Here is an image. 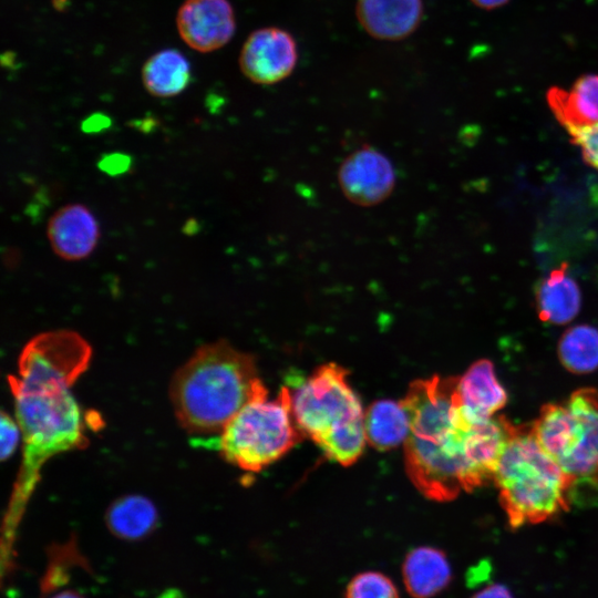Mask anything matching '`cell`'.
Segmentation results:
<instances>
[{
  "label": "cell",
  "instance_id": "8fae6325",
  "mask_svg": "<svg viewBox=\"0 0 598 598\" xmlns=\"http://www.w3.org/2000/svg\"><path fill=\"white\" fill-rule=\"evenodd\" d=\"M344 195L359 205H374L388 197L394 185L393 168L381 153L362 148L350 155L339 172Z\"/></svg>",
  "mask_w": 598,
  "mask_h": 598
},
{
  "label": "cell",
  "instance_id": "277c9868",
  "mask_svg": "<svg viewBox=\"0 0 598 598\" xmlns=\"http://www.w3.org/2000/svg\"><path fill=\"white\" fill-rule=\"evenodd\" d=\"M337 363L318 367L291 393L292 414L305 436L343 466L362 454L367 439L361 401Z\"/></svg>",
  "mask_w": 598,
  "mask_h": 598
},
{
  "label": "cell",
  "instance_id": "7a4b0ae2",
  "mask_svg": "<svg viewBox=\"0 0 598 598\" xmlns=\"http://www.w3.org/2000/svg\"><path fill=\"white\" fill-rule=\"evenodd\" d=\"M265 392L254 355L226 340L199 347L169 384L176 419L193 435H220L247 403Z\"/></svg>",
  "mask_w": 598,
  "mask_h": 598
},
{
  "label": "cell",
  "instance_id": "9a60e30c",
  "mask_svg": "<svg viewBox=\"0 0 598 598\" xmlns=\"http://www.w3.org/2000/svg\"><path fill=\"white\" fill-rule=\"evenodd\" d=\"M557 121L569 133L598 125V75L586 74L568 89L550 87L546 95Z\"/></svg>",
  "mask_w": 598,
  "mask_h": 598
},
{
  "label": "cell",
  "instance_id": "ba28073f",
  "mask_svg": "<svg viewBox=\"0 0 598 598\" xmlns=\"http://www.w3.org/2000/svg\"><path fill=\"white\" fill-rule=\"evenodd\" d=\"M92 348L78 332L58 329L42 332L28 341L18 361L20 383L42 381L73 385L90 364Z\"/></svg>",
  "mask_w": 598,
  "mask_h": 598
},
{
  "label": "cell",
  "instance_id": "5bb4252c",
  "mask_svg": "<svg viewBox=\"0 0 598 598\" xmlns=\"http://www.w3.org/2000/svg\"><path fill=\"white\" fill-rule=\"evenodd\" d=\"M456 398L464 415L473 423L494 417L507 403V393L487 359L475 361L456 384Z\"/></svg>",
  "mask_w": 598,
  "mask_h": 598
},
{
  "label": "cell",
  "instance_id": "83f0119b",
  "mask_svg": "<svg viewBox=\"0 0 598 598\" xmlns=\"http://www.w3.org/2000/svg\"><path fill=\"white\" fill-rule=\"evenodd\" d=\"M476 7L482 9H495L504 6L509 0H471Z\"/></svg>",
  "mask_w": 598,
  "mask_h": 598
},
{
  "label": "cell",
  "instance_id": "7c38bea8",
  "mask_svg": "<svg viewBox=\"0 0 598 598\" xmlns=\"http://www.w3.org/2000/svg\"><path fill=\"white\" fill-rule=\"evenodd\" d=\"M47 236L53 252L68 261L89 257L100 239L99 223L83 204L60 207L49 219Z\"/></svg>",
  "mask_w": 598,
  "mask_h": 598
},
{
  "label": "cell",
  "instance_id": "d4e9b609",
  "mask_svg": "<svg viewBox=\"0 0 598 598\" xmlns=\"http://www.w3.org/2000/svg\"><path fill=\"white\" fill-rule=\"evenodd\" d=\"M131 158L122 153L105 155L99 163V167L111 175H118L127 171Z\"/></svg>",
  "mask_w": 598,
  "mask_h": 598
},
{
  "label": "cell",
  "instance_id": "f1b7e54d",
  "mask_svg": "<svg viewBox=\"0 0 598 598\" xmlns=\"http://www.w3.org/2000/svg\"><path fill=\"white\" fill-rule=\"evenodd\" d=\"M51 598H83V597L74 591H63Z\"/></svg>",
  "mask_w": 598,
  "mask_h": 598
},
{
  "label": "cell",
  "instance_id": "44dd1931",
  "mask_svg": "<svg viewBox=\"0 0 598 598\" xmlns=\"http://www.w3.org/2000/svg\"><path fill=\"white\" fill-rule=\"evenodd\" d=\"M558 359L574 374H587L598 369V329L577 324L567 329L558 341Z\"/></svg>",
  "mask_w": 598,
  "mask_h": 598
},
{
  "label": "cell",
  "instance_id": "2e32d148",
  "mask_svg": "<svg viewBox=\"0 0 598 598\" xmlns=\"http://www.w3.org/2000/svg\"><path fill=\"white\" fill-rule=\"evenodd\" d=\"M402 580L412 598H433L452 581V568L445 553L421 546L410 550L402 563Z\"/></svg>",
  "mask_w": 598,
  "mask_h": 598
},
{
  "label": "cell",
  "instance_id": "ffe728a7",
  "mask_svg": "<svg viewBox=\"0 0 598 598\" xmlns=\"http://www.w3.org/2000/svg\"><path fill=\"white\" fill-rule=\"evenodd\" d=\"M158 514L145 496L127 495L117 498L106 511V525L117 537L136 540L145 537L156 526Z\"/></svg>",
  "mask_w": 598,
  "mask_h": 598
},
{
  "label": "cell",
  "instance_id": "484cf974",
  "mask_svg": "<svg viewBox=\"0 0 598 598\" xmlns=\"http://www.w3.org/2000/svg\"><path fill=\"white\" fill-rule=\"evenodd\" d=\"M471 598H514V596L506 586L491 584L478 590Z\"/></svg>",
  "mask_w": 598,
  "mask_h": 598
},
{
  "label": "cell",
  "instance_id": "d6986e66",
  "mask_svg": "<svg viewBox=\"0 0 598 598\" xmlns=\"http://www.w3.org/2000/svg\"><path fill=\"white\" fill-rule=\"evenodd\" d=\"M190 80L187 59L177 50L166 49L147 59L142 69L146 91L156 97H172L183 92Z\"/></svg>",
  "mask_w": 598,
  "mask_h": 598
},
{
  "label": "cell",
  "instance_id": "603a6c76",
  "mask_svg": "<svg viewBox=\"0 0 598 598\" xmlns=\"http://www.w3.org/2000/svg\"><path fill=\"white\" fill-rule=\"evenodd\" d=\"M569 135L579 146L584 159L598 169V125L571 131Z\"/></svg>",
  "mask_w": 598,
  "mask_h": 598
},
{
  "label": "cell",
  "instance_id": "e0dca14e",
  "mask_svg": "<svg viewBox=\"0 0 598 598\" xmlns=\"http://www.w3.org/2000/svg\"><path fill=\"white\" fill-rule=\"evenodd\" d=\"M535 305L539 319L551 324H566L578 315L581 293L578 283L568 274L566 262L536 285Z\"/></svg>",
  "mask_w": 598,
  "mask_h": 598
},
{
  "label": "cell",
  "instance_id": "4316f807",
  "mask_svg": "<svg viewBox=\"0 0 598 598\" xmlns=\"http://www.w3.org/2000/svg\"><path fill=\"white\" fill-rule=\"evenodd\" d=\"M110 118L103 114H93L82 123L86 133H96L110 126Z\"/></svg>",
  "mask_w": 598,
  "mask_h": 598
},
{
  "label": "cell",
  "instance_id": "ac0fdd59",
  "mask_svg": "<svg viewBox=\"0 0 598 598\" xmlns=\"http://www.w3.org/2000/svg\"><path fill=\"white\" fill-rule=\"evenodd\" d=\"M365 439L374 448L388 451L404 443L410 433V416L401 401L373 402L364 414Z\"/></svg>",
  "mask_w": 598,
  "mask_h": 598
},
{
  "label": "cell",
  "instance_id": "52a82bcc",
  "mask_svg": "<svg viewBox=\"0 0 598 598\" xmlns=\"http://www.w3.org/2000/svg\"><path fill=\"white\" fill-rule=\"evenodd\" d=\"M305 435L292 414L291 393L281 388L276 399L268 391L247 403L218 439L223 457L248 472H259L289 452Z\"/></svg>",
  "mask_w": 598,
  "mask_h": 598
},
{
  "label": "cell",
  "instance_id": "8992f818",
  "mask_svg": "<svg viewBox=\"0 0 598 598\" xmlns=\"http://www.w3.org/2000/svg\"><path fill=\"white\" fill-rule=\"evenodd\" d=\"M538 444L571 478V501L598 489V391L581 388L542 406L530 425Z\"/></svg>",
  "mask_w": 598,
  "mask_h": 598
},
{
  "label": "cell",
  "instance_id": "4fadbf2b",
  "mask_svg": "<svg viewBox=\"0 0 598 598\" xmlns=\"http://www.w3.org/2000/svg\"><path fill=\"white\" fill-rule=\"evenodd\" d=\"M422 0H357L355 17L372 38L400 41L411 35L423 18Z\"/></svg>",
  "mask_w": 598,
  "mask_h": 598
},
{
  "label": "cell",
  "instance_id": "3957f363",
  "mask_svg": "<svg viewBox=\"0 0 598 598\" xmlns=\"http://www.w3.org/2000/svg\"><path fill=\"white\" fill-rule=\"evenodd\" d=\"M493 481L512 529L550 520L573 504L571 478L538 444L530 426L516 427Z\"/></svg>",
  "mask_w": 598,
  "mask_h": 598
},
{
  "label": "cell",
  "instance_id": "6da1fadb",
  "mask_svg": "<svg viewBox=\"0 0 598 598\" xmlns=\"http://www.w3.org/2000/svg\"><path fill=\"white\" fill-rule=\"evenodd\" d=\"M458 377L415 380L401 400L410 416L406 472L427 498L450 502L493 481L516 430L505 416L473 423L456 398Z\"/></svg>",
  "mask_w": 598,
  "mask_h": 598
},
{
  "label": "cell",
  "instance_id": "7402d4cb",
  "mask_svg": "<svg viewBox=\"0 0 598 598\" xmlns=\"http://www.w3.org/2000/svg\"><path fill=\"white\" fill-rule=\"evenodd\" d=\"M344 598H400V594L393 580L385 574L367 570L350 579Z\"/></svg>",
  "mask_w": 598,
  "mask_h": 598
},
{
  "label": "cell",
  "instance_id": "cb8c5ba5",
  "mask_svg": "<svg viewBox=\"0 0 598 598\" xmlns=\"http://www.w3.org/2000/svg\"><path fill=\"white\" fill-rule=\"evenodd\" d=\"M0 430H1L0 454H1V460L6 461L7 458L11 457L14 454L19 445L20 439L22 437V432H21V427L18 421L13 420L10 415L6 414L4 412L1 413Z\"/></svg>",
  "mask_w": 598,
  "mask_h": 598
},
{
  "label": "cell",
  "instance_id": "5b68a950",
  "mask_svg": "<svg viewBox=\"0 0 598 598\" xmlns=\"http://www.w3.org/2000/svg\"><path fill=\"white\" fill-rule=\"evenodd\" d=\"M24 443L19 495L32 487L38 467L50 456L87 445L84 416L71 392L59 382L20 384L9 380Z\"/></svg>",
  "mask_w": 598,
  "mask_h": 598
},
{
  "label": "cell",
  "instance_id": "9c48e42d",
  "mask_svg": "<svg viewBox=\"0 0 598 598\" xmlns=\"http://www.w3.org/2000/svg\"><path fill=\"white\" fill-rule=\"evenodd\" d=\"M298 63V47L290 32L278 27L251 32L240 50L239 68L256 84L270 85L287 79Z\"/></svg>",
  "mask_w": 598,
  "mask_h": 598
},
{
  "label": "cell",
  "instance_id": "30bf717a",
  "mask_svg": "<svg viewBox=\"0 0 598 598\" xmlns=\"http://www.w3.org/2000/svg\"><path fill=\"white\" fill-rule=\"evenodd\" d=\"M176 25L189 48L207 53L223 48L234 37L235 12L228 0H185Z\"/></svg>",
  "mask_w": 598,
  "mask_h": 598
}]
</instances>
